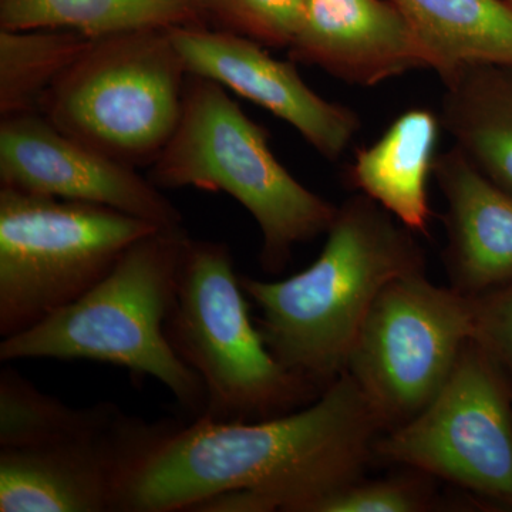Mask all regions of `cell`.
<instances>
[{
  "label": "cell",
  "instance_id": "6da1fadb",
  "mask_svg": "<svg viewBox=\"0 0 512 512\" xmlns=\"http://www.w3.org/2000/svg\"><path fill=\"white\" fill-rule=\"evenodd\" d=\"M379 421L349 373L295 412L249 423L167 420L117 512H311L359 480Z\"/></svg>",
  "mask_w": 512,
  "mask_h": 512
},
{
  "label": "cell",
  "instance_id": "7a4b0ae2",
  "mask_svg": "<svg viewBox=\"0 0 512 512\" xmlns=\"http://www.w3.org/2000/svg\"><path fill=\"white\" fill-rule=\"evenodd\" d=\"M413 234L357 192L338 207L311 266L282 281L239 275L261 312L256 326L278 362L320 392L343 375L384 286L426 272V255Z\"/></svg>",
  "mask_w": 512,
  "mask_h": 512
},
{
  "label": "cell",
  "instance_id": "3957f363",
  "mask_svg": "<svg viewBox=\"0 0 512 512\" xmlns=\"http://www.w3.org/2000/svg\"><path fill=\"white\" fill-rule=\"evenodd\" d=\"M190 235L160 228L138 239L99 284L25 332L0 342V360H90L154 377L198 419L207 393L165 335Z\"/></svg>",
  "mask_w": 512,
  "mask_h": 512
},
{
  "label": "cell",
  "instance_id": "277c9868",
  "mask_svg": "<svg viewBox=\"0 0 512 512\" xmlns=\"http://www.w3.org/2000/svg\"><path fill=\"white\" fill-rule=\"evenodd\" d=\"M148 180L160 190L231 195L261 229L259 259L272 275L284 271L296 245L326 234L338 212L276 160L268 131L249 119L224 86L197 74H188L180 124Z\"/></svg>",
  "mask_w": 512,
  "mask_h": 512
},
{
  "label": "cell",
  "instance_id": "5b68a950",
  "mask_svg": "<svg viewBox=\"0 0 512 512\" xmlns=\"http://www.w3.org/2000/svg\"><path fill=\"white\" fill-rule=\"evenodd\" d=\"M165 335L204 384L201 417L217 423L272 419L322 393L289 372L266 346L224 242L188 239Z\"/></svg>",
  "mask_w": 512,
  "mask_h": 512
},
{
  "label": "cell",
  "instance_id": "8992f818",
  "mask_svg": "<svg viewBox=\"0 0 512 512\" xmlns=\"http://www.w3.org/2000/svg\"><path fill=\"white\" fill-rule=\"evenodd\" d=\"M188 74L170 29L96 37L39 113L121 164L150 168L180 124Z\"/></svg>",
  "mask_w": 512,
  "mask_h": 512
},
{
  "label": "cell",
  "instance_id": "52a82bcc",
  "mask_svg": "<svg viewBox=\"0 0 512 512\" xmlns=\"http://www.w3.org/2000/svg\"><path fill=\"white\" fill-rule=\"evenodd\" d=\"M157 229L103 205L0 187L2 339L77 301Z\"/></svg>",
  "mask_w": 512,
  "mask_h": 512
},
{
  "label": "cell",
  "instance_id": "ba28073f",
  "mask_svg": "<svg viewBox=\"0 0 512 512\" xmlns=\"http://www.w3.org/2000/svg\"><path fill=\"white\" fill-rule=\"evenodd\" d=\"M473 338L471 296L434 285L426 272L399 276L373 302L346 373L386 433L429 406Z\"/></svg>",
  "mask_w": 512,
  "mask_h": 512
},
{
  "label": "cell",
  "instance_id": "9c48e42d",
  "mask_svg": "<svg viewBox=\"0 0 512 512\" xmlns=\"http://www.w3.org/2000/svg\"><path fill=\"white\" fill-rule=\"evenodd\" d=\"M375 458L512 512V390L476 339L423 412L377 437Z\"/></svg>",
  "mask_w": 512,
  "mask_h": 512
},
{
  "label": "cell",
  "instance_id": "30bf717a",
  "mask_svg": "<svg viewBox=\"0 0 512 512\" xmlns=\"http://www.w3.org/2000/svg\"><path fill=\"white\" fill-rule=\"evenodd\" d=\"M0 187L113 208L160 228L183 215L137 168L67 136L39 111L0 121Z\"/></svg>",
  "mask_w": 512,
  "mask_h": 512
},
{
  "label": "cell",
  "instance_id": "8fae6325",
  "mask_svg": "<svg viewBox=\"0 0 512 512\" xmlns=\"http://www.w3.org/2000/svg\"><path fill=\"white\" fill-rule=\"evenodd\" d=\"M165 423L126 413L96 436L0 447V512H117L127 478Z\"/></svg>",
  "mask_w": 512,
  "mask_h": 512
},
{
  "label": "cell",
  "instance_id": "7c38bea8",
  "mask_svg": "<svg viewBox=\"0 0 512 512\" xmlns=\"http://www.w3.org/2000/svg\"><path fill=\"white\" fill-rule=\"evenodd\" d=\"M188 73L207 77L286 121L320 156H343L359 133L360 117L349 107L313 92L295 62H282L265 46L225 30L170 29Z\"/></svg>",
  "mask_w": 512,
  "mask_h": 512
},
{
  "label": "cell",
  "instance_id": "4fadbf2b",
  "mask_svg": "<svg viewBox=\"0 0 512 512\" xmlns=\"http://www.w3.org/2000/svg\"><path fill=\"white\" fill-rule=\"evenodd\" d=\"M288 53L295 63L363 87L430 69L419 39L390 0H306Z\"/></svg>",
  "mask_w": 512,
  "mask_h": 512
},
{
  "label": "cell",
  "instance_id": "5bb4252c",
  "mask_svg": "<svg viewBox=\"0 0 512 512\" xmlns=\"http://www.w3.org/2000/svg\"><path fill=\"white\" fill-rule=\"evenodd\" d=\"M446 201L444 266L451 288L478 296L512 281V194L456 146L434 164Z\"/></svg>",
  "mask_w": 512,
  "mask_h": 512
},
{
  "label": "cell",
  "instance_id": "9a60e30c",
  "mask_svg": "<svg viewBox=\"0 0 512 512\" xmlns=\"http://www.w3.org/2000/svg\"><path fill=\"white\" fill-rule=\"evenodd\" d=\"M441 128L440 117L431 110L404 111L372 146L357 151L346 170V183L410 231L427 235L429 181Z\"/></svg>",
  "mask_w": 512,
  "mask_h": 512
},
{
  "label": "cell",
  "instance_id": "2e32d148",
  "mask_svg": "<svg viewBox=\"0 0 512 512\" xmlns=\"http://www.w3.org/2000/svg\"><path fill=\"white\" fill-rule=\"evenodd\" d=\"M441 80V126L485 177L512 194V67L468 64Z\"/></svg>",
  "mask_w": 512,
  "mask_h": 512
},
{
  "label": "cell",
  "instance_id": "e0dca14e",
  "mask_svg": "<svg viewBox=\"0 0 512 512\" xmlns=\"http://www.w3.org/2000/svg\"><path fill=\"white\" fill-rule=\"evenodd\" d=\"M409 23L440 79L468 64L512 67L507 0H390Z\"/></svg>",
  "mask_w": 512,
  "mask_h": 512
},
{
  "label": "cell",
  "instance_id": "ac0fdd59",
  "mask_svg": "<svg viewBox=\"0 0 512 512\" xmlns=\"http://www.w3.org/2000/svg\"><path fill=\"white\" fill-rule=\"evenodd\" d=\"M204 26V0H0V29H66L90 37Z\"/></svg>",
  "mask_w": 512,
  "mask_h": 512
},
{
  "label": "cell",
  "instance_id": "d6986e66",
  "mask_svg": "<svg viewBox=\"0 0 512 512\" xmlns=\"http://www.w3.org/2000/svg\"><path fill=\"white\" fill-rule=\"evenodd\" d=\"M126 413L114 403L74 409L5 367L0 372V447L46 446L113 429Z\"/></svg>",
  "mask_w": 512,
  "mask_h": 512
},
{
  "label": "cell",
  "instance_id": "ffe728a7",
  "mask_svg": "<svg viewBox=\"0 0 512 512\" xmlns=\"http://www.w3.org/2000/svg\"><path fill=\"white\" fill-rule=\"evenodd\" d=\"M96 37L66 29H0V116L39 111Z\"/></svg>",
  "mask_w": 512,
  "mask_h": 512
},
{
  "label": "cell",
  "instance_id": "44dd1931",
  "mask_svg": "<svg viewBox=\"0 0 512 512\" xmlns=\"http://www.w3.org/2000/svg\"><path fill=\"white\" fill-rule=\"evenodd\" d=\"M305 8L306 0H204L205 23H215L211 29L248 37L274 49L291 47Z\"/></svg>",
  "mask_w": 512,
  "mask_h": 512
},
{
  "label": "cell",
  "instance_id": "7402d4cb",
  "mask_svg": "<svg viewBox=\"0 0 512 512\" xmlns=\"http://www.w3.org/2000/svg\"><path fill=\"white\" fill-rule=\"evenodd\" d=\"M396 477L353 481L313 505L311 512H427L440 505L436 478L409 468Z\"/></svg>",
  "mask_w": 512,
  "mask_h": 512
},
{
  "label": "cell",
  "instance_id": "603a6c76",
  "mask_svg": "<svg viewBox=\"0 0 512 512\" xmlns=\"http://www.w3.org/2000/svg\"><path fill=\"white\" fill-rule=\"evenodd\" d=\"M471 298L474 339L500 367L512 390V281Z\"/></svg>",
  "mask_w": 512,
  "mask_h": 512
},
{
  "label": "cell",
  "instance_id": "cb8c5ba5",
  "mask_svg": "<svg viewBox=\"0 0 512 512\" xmlns=\"http://www.w3.org/2000/svg\"><path fill=\"white\" fill-rule=\"evenodd\" d=\"M507 2L512 6V0H507Z\"/></svg>",
  "mask_w": 512,
  "mask_h": 512
}]
</instances>
